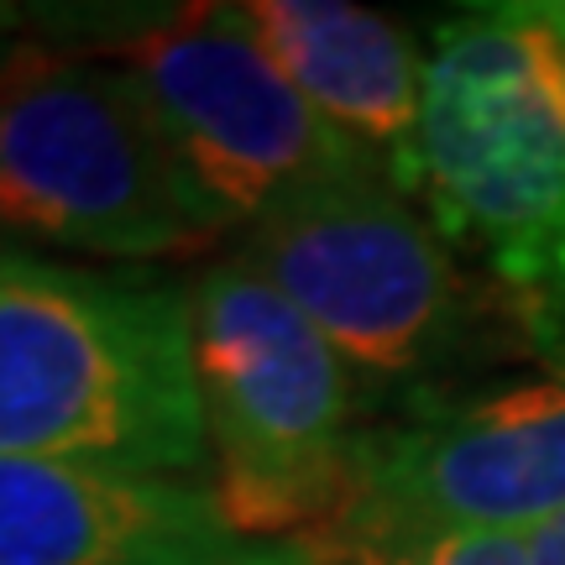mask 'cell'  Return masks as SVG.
Here are the masks:
<instances>
[{"label": "cell", "instance_id": "6da1fadb", "mask_svg": "<svg viewBox=\"0 0 565 565\" xmlns=\"http://www.w3.org/2000/svg\"><path fill=\"white\" fill-rule=\"evenodd\" d=\"M419 204L565 366V79L529 6H471L424 47Z\"/></svg>", "mask_w": 565, "mask_h": 565}, {"label": "cell", "instance_id": "7a4b0ae2", "mask_svg": "<svg viewBox=\"0 0 565 565\" xmlns=\"http://www.w3.org/2000/svg\"><path fill=\"white\" fill-rule=\"evenodd\" d=\"M0 456L210 466L189 282L0 252Z\"/></svg>", "mask_w": 565, "mask_h": 565}, {"label": "cell", "instance_id": "3957f363", "mask_svg": "<svg viewBox=\"0 0 565 565\" xmlns=\"http://www.w3.org/2000/svg\"><path fill=\"white\" fill-rule=\"evenodd\" d=\"M215 503L246 540H330L351 498L362 387L299 303L242 252L189 278Z\"/></svg>", "mask_w": 565, "mask_h": 565}, {"label": "cell", "instance_id": "277c9868", "mask_svg": "<svg viewBox=\"0 0 565 565\" xmlns=\"http://www.w3.org/2000/svg\"><path fill=\"white\" fill-rule=\"evenodd\" d=\"M0 231L105 257L179 263L231 221L200 194L126 63H0Z\"/></svg>", "mask_w": 565, "mask_h": 565}, {"label": "cell", "instance_id": "5b68a950", "mask_svg": "<svg viewBox=\"0 0 565 565\" xmlns=\"http://www.w3.org/2000/svg\"><path fill=\"white\" fill-rule=\"evenodd\" d=\"M242 252L299 303L356 377L435 383L487 345L498 315L419 200L387 179L315 183L242 225Z\"/></svg>", "mask_w": 565, "mask_h": 565}, {"label": "cell", "instance_id": "8992f818", "mask_svg": "<svg viewBox=\"0 0 565 565\" xmlns=\"http://www.w3.org/2000/svg\"><path fill=\"white\" fill-rule=\"evenodd\" d=\"M565 513V366L466 393H419L398 424L362 429L351 498L324 550L383 534L513 529Z\"/></svg>", "mask_w": 565, "mask_h": 565}, {"label": "cell", "instance_id": "52a82bcc", "mask_svg": "<svg viewBox=\"0 0 565 565\" xmlns=\"http://www.w3.org/2000/svg\"><path fill=\"white\" fill-rule=\"evenodd\" d=\"M162 137L231 225H252L278 200L341 179H383L263 53L246 6H194L126 42Z\"/></svg>", "mask_w": 565, "mask_h": 565}, {"label": "cell", "instance_id": "ba28073f", "mask_svg": "<svg viewBox=\"0 0 565 565\" xmlns=\"http://www.w3.org/2000/svg\"><path fill=\"white\" fill-rule=\"evenodd\" d=\"M0 565H335L320 540H246L215 492L100 461L0 456Z\"/></svg>", "mask_w": 565, "mask_h": 565}, {"label": "cell", "instance_id": "9c48e42d", "mask_svg": "<svg viewBox=\"0 0 565 565\" xmlns=\"http://www.w3.org/2000/svg\"><path fill=\"white\" fill-rule=\"evenodd\" d=\"M246 17L282 79L419 200L424 47L414 32L345 0H252Z\"/></svg>", "mask_w": 565, "mask_h": 565}, {"label": "cell", "instance_id": "30bf717a", "mask_svg": "<svg viewBox=\"0 0 565 565\" xmlns=\"http://www.w3.org/2000/svg\"><path fill=\"white\" fill-rule=\"evenodd\" d=\"M335 565H529V534H513V529L383 534V540L335 550Z\"/></svg>", "mask_w": 565, "mask_h": 565}, {"label": "cell", "instance_id": "8fae6325", "mask_svg": "<svg viewBox=\"0 0 565 565\" xmlns=\"http://www.w3.org/2000/svg\"><path fill=\"white\" fill-rule=\"evenodd\" d=\"M529 565H565V513L529 534Z\"/></svg>", "mask_w": 565, "mask_h": 565}, {"label": "cell", "instance_id": "7c38bea8", "mask_svg": "<svg viewBox=\"0 0 565 565\" xmlns=\"http://www.w3.org/2000/svg\"><path fill=\"white\" fill-rule=\"evenodd\" d=\"M529 11L545 26L550 47H555V63H561V79H565V0H529Z\"/></svg>", "mask_w": 565, "mask_h": 565}]
</instances>
